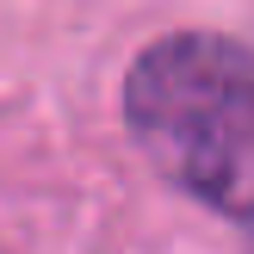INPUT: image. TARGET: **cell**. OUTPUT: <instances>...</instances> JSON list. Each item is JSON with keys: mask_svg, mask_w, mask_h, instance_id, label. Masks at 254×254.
I'll return each mask as SVG.
<instances>
[{"mask_svg": "<svg viewBox=\"0 0 254 254\" xmlns=\"http://www.w3.org/2000/svg\"><path fill=\"white\" fill-rule=\"evenodd\" d=\"M124 124L186 198L254 223V50L168 31L124 74Z\"/></svg>", "mask_w": 254, "mask_h": 254, "instance_id": "obj_1", "label": "cell"}]
</instances>
